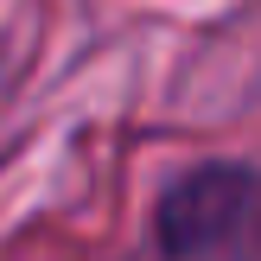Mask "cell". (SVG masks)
Wrapping results in <instances>:
<instances>
[{
  "label": "cell",
  "instance_id": "cell-2",
  "mask_svg": "<svg viewBox=\"0 0 261 261\" xmlns=\"http://www.w3.org/2000/svg\"><path fill=\"white\" fill-rule=\"evenodd\" d=\"M0 96H7V51H0Z\"/></svg>",
  "mask_w": 261,
  "mask_h": 261
},
{
  "label": "cell",
  "instance_id": "cell-1",
  "mask_svg": "<svg viewBox=\"0 0 261 261\" xmlns=\"http://www.w3.org/2000/svg\"><path fill=\"white\" fill-rule=\"evenodd\" d=\"M153 249L166 261H261V166L198 160L153 198Z\"/></svg>",
  "mask_w": 261,
  "mask_h": 261
}]
</instances>
